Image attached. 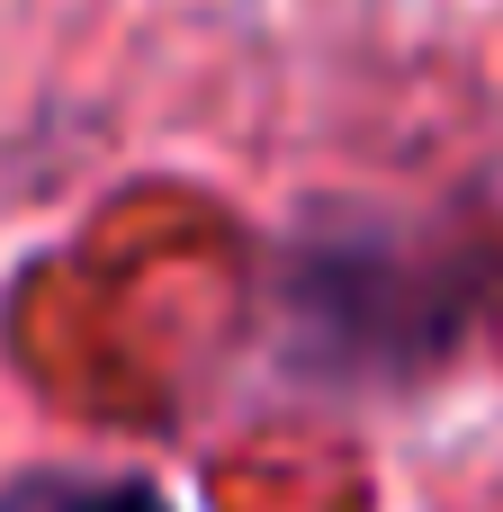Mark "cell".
I'll return each mask as SVG.
<instances>
[{
  "instance_id": "3957f363",
  "label": "cell",
  "mask_w": 503,
  "mask_h": 512,
  "mask_svg": "<svg viewBox=\"0 0 503 512\" xmlns=\"http://www.w3.org/2000/svg\"><path fill=\"white\" fill-rule=\"evenodd\" d=\"M72 495L63 486H18V495H0V512H63Z\"/></svg>"
},
{
  "instance_id": "7a4b0ae2",
  "label": "cell",
  "mask_w": 503,
  "mask_h": 512,
  "mask_svg": "<svg viewBox=\"0 0 503 512\" xmlns=\"http://www.w3.org/2000/svg\"><path fill=\"white\" fill-rule=\"evenodd\" d=\"M63 512H171L153 486H90V495H72Z\"/></svg>"
},
{
  "instance_id": "6da1fadb",
  "label": "cell",
  "mask_w": 503,
  "mask_h": 512,
  "mask_svg": "<svg viewBox=\"0 0 503 512\" xmlns=\"http://www.w3.org/2000/svg\"><path fill=\"white\" fill-rule=\"evenodd\" d=\"M288 306H297V342L324 351L333 369H414L450 351V333L468 324L477 261L450 252L441 234L333 225L297 243Z\"/></svg>"
}]
</instances>
